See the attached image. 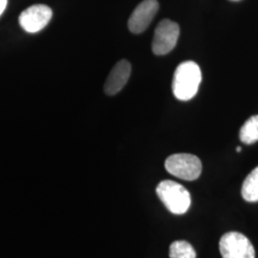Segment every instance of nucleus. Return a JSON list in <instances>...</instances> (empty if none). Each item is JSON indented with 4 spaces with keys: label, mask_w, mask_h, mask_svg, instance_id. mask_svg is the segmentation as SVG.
<instances>
[{
    "label": "nucleus",
    "mask_w": 258,
    "mask_h": 258,
    "mask_svg": "<svg viewBox=\"0 0 258 258\" xmlns=\"http://www.w3.org/2000/svg\"><path fill=\"white\" fill-rule=\"evenodd\" d=\"M202 81V73L199 65L194 61H184L178 65L172 82V91L180 101L186 102L198 92Z\"/></svg>",
    "instance_id": "f257e3e1"
},
{
    "label": "nucleus",
    "mask_w": 258,
    "mask_h": 258,
    "mask_svg": "<svg viewBox=\"0 0 258 258\" xmlns=\"http://www.w3.org/2000/svg\"><path fill=\"white\" fill-rule=\"evenodd\" d=\"M156 194L166 209L173 214H184L190 208V194L184 185L177 182L162 181L157 185Z\"/></svg>",
    "instance_id": "f03ea898"
},
{
    "label": "nucleus",
    "mask_w": 258,
    "mask_h": 258,
    "mask_svg": "<svg viewBox=\"0 0 258 258\" xmlns=\"http://www.w3.org/2000/svg\"><path fill=\"white\" fill-rule=\"evenodd\" d=\"M165 166L171 175L185 181L198 179L202 172V163L200 159L187 153H178L168 157Z\"/></svg>",
    "instance_id": "7ed1b4c3"
},
{
    "label": "nucleus",
    "mask_w": 258,
    "mask_h": 258,
    "mask_svg": "<svg viewBox=\"0 0 258 258\" xmlns=\"http://www.w3.org/2000/svg\"><path fill=\"white\" fill-rule=\"evenodd\" d=\"M223 258H255V250L248 237L237 231L225 233L219 241Z\"/></svg>",
    "instance_id": "20e7f679"
},
{
    "label": "nucleus",
    "mask_w": 258,
    "mask_h": 258,
    "mask_svg": "<svg viewBox=\"0 0 258 258\" xmlns=\"http://www.w3.org/2000/svg\"><path fill=\"white\" fill-rule=\"evenodd\" d=\"M180 36L179 25L169 19L162 20L154 32L152 51L157 55L168 54L175 48Z\"/></svg>",
    "instance_id": "39448f33"
},
{
    "label": "nucleus",
    "mask_w": 258,
    "mask_h": 258,
    "mask_svg": "<svg viewBox=\"0 0 258 258\" xmlns=\"http://www.w3.org/2000/svg\"><path fill=\"white\" fill-rule=\"evenodd\" d=\"M53 12L50 7L43 4H37L24 10L19 16L21 28L30 34H35L46 27L52 19Z\"/></svg>",
    "instance_id": "423d86ee"
},
{
    "label": "nucleus",
    "mask_w": 258,
    "mask_h": 258,
    "mask_svg": "<svg viewBox=\"0 0 258 258\" xmlns=\"http://www.w3.org/2000/svg\"><path fill=\"white\" fill-rule=\"evenodd\" d=\"M158 10L159 3L157 0H144L141 2L129 18L130 32L133 34H141L146 31L155 18Z\"/></svg>",
    "instance_id": "0eeeda50"
},
{
    "label": "nucleus",
    "mask_w": 258,
    "mask_h": 258,
    "mask_svg": "<svg viewBox=\"0 0 258 258\" xmlns=\"http://www.w3.org/2000/svg\"><path fill=\"white\" fill-rule=\"evenodd\" d=\"M131 74V64L128 60L121 59L113 67L104 84V92L114 96L124 87Z\"/></svg>",
    "instance_id": "6e6552de"
},
{
    "label": "nucleus",
    "mask_w": 258,
    "mask_h": 258,
    "mask_svg": "<svg viewBox=\"0 0 258 258\" xmlns=\"http://www.w3.org/2000/svg\"><path fill=\"white\" fill-rule=\"evenodd\" d=\"M241 194L247 202H258V166L247 176L243 182Z\"/></svg>",
    "instance_id": "1a4fd4ad"
},
{
    "label": "nucleus",
    "mask_w": 258,
    "mask_h": 258,
    "mask_svg": "<svg viewBox=\"0 0 258 258\" xmlns=\"http://www.w3.org/2000/svg\"><path fill=\"white\" fill-rule=\"evenodd\" d=\"M240 140L246 145H252L258 141V115L252 116L240 129Z\"/></svg>",
    "instance_id": "9d476101"
},
{
    "label": "nucleus",
    "mask_w": 258,
    "mask_h": 258,
    "mask_svg": "<svg viewBox=\"0 0 258 258\" xmlns=\"http://www.w3.org/2000/svg\"><path fill=\"white\" fill-rule=\"evenodd\" d=\"M169 257L196 258V251L194 247L186 241H174L169 247Z\"/></svg>",
    "instance_id": "9b49d317"
},
{
    "label": "nucleus",
    "mask_w": 258,
    "mask_h": 258,
    "mask_svg": "<svg viewBox=\"0 0 258 258\" xmlns=\"http://www.w3.org/2000/svg\"><path fill=\"white\" fill-rule=\"evenodd\" d=\"M8 0H0V16L3 14V12L6 9Z\"/></svg>",
    "instance_id": "f8f14e48"
},
{
    "label": "nucleus",
    "mask_w": 258,
    "mask_h": 258,
    "mask_svg": "<svg viewBox=\"0 0 258 258\" xmlns=\"http://www.w3.org/2000/svg\"><path fill=\"white\" fill-rule=\"evenodd\" d=\"M241 149H242L241 147H237V148H236V151L239 153V152H241Z\"/></svg>",
    "instance_id": "ddd939ff"
}]
</instances>
